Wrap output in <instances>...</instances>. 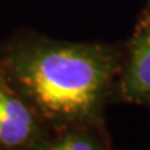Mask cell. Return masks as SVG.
<instances>
[{
    "instance_id": "cell-2",
    "label": "cell",
    "mask_w": 150,
    "mask_h": 150,
    "mask_svg": "<svg viewBox=\"0 0 150 150\" xmlns=\"http://www.w3.org/2000/svg\"><path fill=\"white\" fill-rule=\"evenodd\" d=\"M49 131L0 70V150H28Z\"/></svg>"
},
{
    "instance_id": "cell-4",
    "label": "cell",
    "mask_w": 150,
    "mask_h": 150,
    "mask_svg": "<svg viewBox=\"0 0 150 150\" xmlns=\"http://www.w3.org/2000/svg\"><path fill=\"white\" fill-rule=\"evenodd\" d=\"M96 125L49 131L28 150H104Z\"/></svg>"
},
{
    "instance_id": "cell-3",
    "label": "cell",
    "mask_w": 150,
    "mask_h": 150,
    "mask_svg": "<svg viewBox=\"0 0 150 150\" xmlns=\"http://www.w3.org/2000/svg\"><path fill=\"white\" fill-rule=\"evenodd\" d=\"M120 92L129 102H150V25L135 40Z\"/></svg>"
},
{
    "instance_id": "cell-1",
    "label": "cell",
    "mask_w": 150,
    "mask_h": 150,
    "mask_svg": "<svg viewBox=\"0 0 150 150\" xmlns=\"http://www.w3.org/2000/svg\"><path fill=\"white\" fill-rule=\"evenodd\" d=\"M0 70L47 131L96 125L118 71L102 43L20 31L0 39Z\"/></svg>"
}]
</instances>
